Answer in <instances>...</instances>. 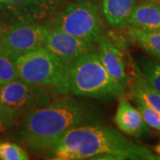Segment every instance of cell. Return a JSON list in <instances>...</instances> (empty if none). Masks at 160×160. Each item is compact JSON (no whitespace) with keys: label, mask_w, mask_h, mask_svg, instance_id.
<instances>
[{"label":"cell","mask_w":160,"mask_h":160,"mask_svg":"<svg viewBox=\"0 0 160 160\" xmlns=\"http://www.w3.org/2000/svg\"><path fill=\"white\" fill-rule=\"evenodd\" d=\"M46 152L52 158L61 160L158 159L147 148L133 143L117 129L101 123L69 129Z\"/></svg>","instance_id":"obj_1"},{"label":"cell","mask_w":160,"mask_h":160,"mask_svg":"<svg viewBox=\"0 0 160 160\" xmlns=\"http://www.w3.org/2000/svg\"><path fill=\"white\" fill-rule=\"evenodd\" d=\"M53 29L63 30L89 43L102 36V24L97 6L90 0H78L64 7L53 19Z\"/></svg>","instance_id":"obj_5"},{"label":"cell","mask_w":160,"mask_h":160,"mask_svg":"<svg viewBox=\"0 0 160 160\" xmlns=\"http://www.w3.org/2000/svg\"><path fill=\"white\" fill-rule=\"evenodd\" d=\"M50 29L38 23H18L6 29L2 50L16 59L28 52L45 47Z\"/></svg>","instance_id":"obj_7"},{"label":"cell","mask_w":160,"mask_h":160,"mask_svg":"<svg viewBox=\"0 0 160 160\" xmlns=\"http://www.w3.org/2000/svg\"><path fill=\"white\" fill-rule=\"evenodd\" d=\"M29 155L26 150L17 144L0 141V159L1 160H28Z\"/></svg>","instance_id":"obj_18"},{"label":"cell","mask_w":160,"mask_h":160,"mask_svg":"<svg viewBox=\"0 0 160 160\" xmlns=\"http://www.w3.org/2000/svg\"><path fill=\"white\" fill-rule=\"evenodd\" d=\"M45 48L57 56L68 67L80 56L94 52L95 46L93 43L80 39L61 29H53L48 34Z\"/></svg>","instance_id":"obj_8"},{"label":"cell","mask_w":160,"mask_h":160,"mask_svg":"<svg viewBox=\"0 0 160 160\" xmlns=\"http://www.w3.org/2000/svg\"><path fill=\"white\" fill-rule=\"evenodd\" d=\"M15 59L4 50H0V86L17 79Z\"/></svg>","instance_id":"obj_17"},{"label":"cell","mask_w":160,"mask_h":160,"mask_svg":"<svg viewBox=\"0 0 160 160\" xmlns=\"http://www.w3.org/2000/svg\"><path fill=\"white\" fill-rule=\"evenodd\" d=\"M131 99H138L149 107L160 112V93L143 78L140 69H136L133 78L130 79Z\"/></svg>","instance_id":"obj_14"},{"label":"cell","mask_w":160,"mask_h":160,"mask_svg":"<svg viewBox=\"0 0 160 160\" xmlns=\"http://www.w3.org/2000/svg\"><path fill=\"white\" fill-rule=\"evenodd\" d=\"M18 78L30 85L52 86L63 94L67 66L46 48H39L23 53L15 59Z\"/></svg>","instance_id":"obj_4"},{"label":"cell","mask_w":160,"mask_h":160,"mask_svg":"<svg viewBox=\"0 0 160 160\" xmlns=\"http://www.w3.org/2000/svg\"><path fill=\"white\" fill-rule=\"evenodd\" d=\"M15 117L16 114L13 111L0 104V129H3L6 125L11 123Z\"/></svg>","instance_id":"obj_21"},{"label":"cell","mask_w":160,"mask_h":160,"mask_svg":"<svg viewBox=\"0 0 160 160\" xmlns=\"http://www.w3.org/2000/svg\"><path fill=\"white\" fill-rule=\"evenodd\" d=\"M114 122L120 131L132 137H142L149 132V126L144 121L138 109L128 102L127 98L120 96Z\"/></svg>","instance_id":"obj_10"},{"label":"cell","mask_w":160,"mask_h":160,"mask_svg":"<svg viewBox=\"0 0 160 160\" xmlns=\"http://www.w3.org/2000/svg\"><path fill=\"white\" fill-rule=\"evenodd\" d=\"M0 13L18 23L41 20L35 0H0Z\"/></svg>","instance_id":"obj_11"},{"label":"cell","mask_w":160,"mask_h":160,"mask_svg":"<svg viewBox=\"0 0 160 160\" xmlns=\"http://www.w3.org/2000/svg\"><path fill=\"white\" fill-rule=\"evenodd\" d=\"M128 25L140 29H160V3L144 0L135 5Z\"/></svg>","instance_id":"obj_12"},{"label":"cell","mask_w":160,"mask_h":160,"mask_svg":"<svg viewBox=\"0 0 160 160\" xmlns=\"http://www.w3.org/2000/svg\"><path fill=\"white\" fill-rule=\"evenodd\" d=\"M127 33L144 51L160 61V29H140L132 26Z\"/></svg>","instance_id":"obj_15"},{"label":"cell","mask_w":160,"mask_h":160,"mask_svg":"<svg viewBox=\"0 0 160 160\" xmlns=\"http://www.w3.org/2000/svg\"><path fill=\"white\" fill-rule=\"evenodd\" d=\"M153 1H156V2H158V3H160V0H153Z\"/></svg>","instance_id":"obj_23"},{"label":"cell","mask_w":160,"mask_h":160,"mask_svg":"<svg viewBox=\"0 0 160 160\" xmlns=\"http://www.w3.org/2000/svg\"><path fill=\"white\" fill-rule=\"evenodd\" d=\"M102 114L86 102L66 97L29 112L19 130L22 143L34 151H46L64 132L76 126L101 123Z\"/></svg>","instance_id":"obj_2"},{"label":"cell","mask_w":160,"mask_h":160,"mask_svg":"<svg viewBox=\"0 0 160 160\" xmlns=\"http://www.w3.org/2000/svg\"><path fill=\"white\" fill-rule=\"evenodd\" d=\"M135 5V0H102L104 17L115 28L126 27Z\"/></svg>","instance_id":"obj_13"},{"label":"cell","mask_w":160,"mask_h":160,"mask_svg":"<svg viewBox=\"0 0 160 160\" xmlns=\"http://www.w3.org/2000/svg\"><path fill=\"white\" fill-rule=\"evenodd\" d=\"M98 43V55L104 68L113 79L126 88L131 79L126 69L124 52L105 36H101Z\"/></svg>","instance_id":"obj_9"},{"label":"cell","mask_w":160,"mask_h":160,"mask_svg":"<svg viewBox=\"0 0 160 160\" xmlns=\"http://www.w3.org/2000/svg\"><path fill=\"white\" fill-rule=\"evenodd\" d=\"M65 0H35L41 20L52 16L62 6Z\"/></svg>","instance_id":"obj_20"},{"label":"cell","mask_w":160,"mask_h":160,"mask_svg":"<svg viewBox=\"0 0 160 160\" xmlns=\"http://www.w3.org/2000/svg\"><path fill=\"white\" fill-rule=\"evenodd\" d=\"M50 102V93L45 86L30 85L19 78L0 86V104L16 115L28 114Z\"/></svg>","instance_id":"obj_6"},{"label":"cell","mask_w":160,"mask_h":160,"mask_svg":"<svg viewBox=\"0 0 160 160\" xmlns=\"http://www.w3.org/2000/svg\"><path fill=\"white\" fill-rule=\"evenodd\" d=\"M5 31H6V29H4L3 25L0 23V50L2 49V42H3V38H4Z\"/></svg>","instance_id":"obj_22"},{"label":"cell","mask_w":160,"mask_h":160,"mask_svg":"<svg viewBox=\"0 0 160 160\" xmlns=\"http://www.w3.org/2000/svg\"><path fill=\"white\" fill-rule=\"evenodd\" d=\"M132 101L136 104L138 110L142 115L144 121L147 125L154 129L160 131V112L149 107L145 103L138 99H132Z\"/></svg>","instance_id":"obj_19"},{"label":"cell","mask_w":160,"mask_h":160,"mask_svg":"<svg viewBox=\"0 0 160 160\" xmlns=\"http://www.w3.org/2000/svg\"><path fill=\"white\" fill-rule=\"evenodd\" d=\"M125 89L110 77L97 53L92 52L80 56L68 66L63 94L111 100L122 96Z\"/></svg>","instance_id":"obj_3"},{"label":"cell","mask_w":160,"mask_h":160,"mask_svg":"<svg viewBox=\"0 0 160 160\" xmlns=\"http://www.w3.org/2000/svg\"><path fill=\"white\" fill-rule=\"evenodd\" d=\"M137 65L143 78L160 93V61L142 56L139 58Z\"/></svg>","instance_id":"obj_16"}]
</instances>
